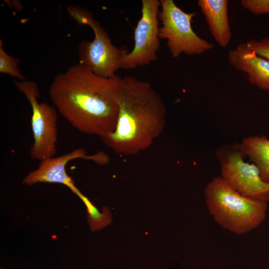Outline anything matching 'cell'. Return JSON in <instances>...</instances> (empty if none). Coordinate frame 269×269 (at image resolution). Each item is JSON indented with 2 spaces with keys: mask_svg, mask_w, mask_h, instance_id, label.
Returning a JSON list of instances; mask_svg holds the SVG:
<instances>
[{
  "mask_svg": "<svg viewBox=\"0 0 269 269\" xmlns=\"http://www.w3.org/2000/svg\"><path fill=\"white\" fill-rule=\"evenodd\" d=\"M231 65L247 75L249 82L259 89L269 91V61L254 51L238 46L228 52Z\"/></svg>",
  "mask_w": 269,
  "mask_h": 269,
  "instance_id": "10",
  "label": "cell"
},
{
  "mask_svg": "<svg viewBox=\"0 0 269 269\" xmlns=\"http://www.w3.org/2000/svg\"><path fill=\"white\" fill-rule=\"evenodd\" d=\"M17 90L22 93L32 108L31 119L33 141L29 149L33 160L41 161L53 157L57 141V111L45 102L39 103L40 92L33 81H15Z\"/></svg>",
  "mask_w": 269,
  "mask_h": 269,
  "instance_id": "7",
  "label": "cell"
},
{
  "mask_svg": "<svg viewBox=\"0 0 269 269\" xmlns=\"http://www.w3.org/2000/svg\"><path fill=\"white\" fill-rule=\"evenodd\" d=\"M245 156L258 168L263 180L269 182V139L264 135L249 136L240 143Z\"/></svg>",
  "mask_w": 269,
  "mask_h": 269,
  "instance_id": "12",
  "label": "cell"
},
{
  "mask_svg": "<svg viewBox=\"0 0 269 269\" xmlns=\"http://www.w3.org/2000/svg\"><path fill=\"white\" fill-rule=\"evenodd\" d=\"M197 4L216 42L222 47L227 46L232 36L228 15V0H199Z\"/></svg>",
  "mask_w": 269,
  "mask_h": 269,
  "instance_id": "11",
  "label": "cell"
},
{
  "mask_svg": "<svg viewBox=\"0 0 269 269\" xmlns=\"http://www.w3.org/2000/svg\"><path fill=\"white\" fill-rule=\"evenodd\" d=\"M141 15L134 31L133 50L123 58L121 68L134 69L149 64L157 59L160 48L158 14L160 1L142 0Z\"/></svg>",
  "mask_w": 269,
  "mask_h": 269,
  "instance_id": "8",
  "label": "cell"
},
{
  "mask_svg": "<svg viewBox=\"0 0 269 269\" xmlns=\"http://www.w3.org/2000/svg\"><path fill=\"white\" fill-rule=\"evenodd\" d=\"M2 46V41L0 39V72L8 74L19 80H25L19 68V59L8 55Z\"/></svg>",
  "mask_w": 269,
  "mask_h": 269,
  "instance_id": "14",
  "label": "cell"
},
{
  "mask_svg": "<svg viewBox=\"0 0 269 269\" xmlns=\"http://www.w3.org/2000/svg\"><path fill=\"white\" fill-rule=\"evenodd\" d=\"M77 196L86 206L88 214V220L91 231H96L101 230L111 223L112 213L107 207H104L103 212L100 213L93 203L81 192L77 194Z\"/></svg>",
  "mask_w": 269,
  "mask_h": 269,
  "instance_id": "13",
  "label": "cell"
},
{
  "mask_svg": "<svg viewBox=\"0 0 269 269\" xmlns=\"http://www.w3.org/2000/svg\"><path fill=\"white\" fill-rule=\"evenodd\" d=\"M120 78L100 77L79 62L55 77L49 89V99L75 129L101 137L116 125Z\"/></svg>",
  "mask_w": 269,
  "mask_h": 269,
  "instance_id": "1",
  "label": "cell"
},
{
  "mask_svg": "<svg viewBox=\"0 0 269 269\" xmlns=\"http://www.w3.org/2000/svg\"><path fill=\"white\" fill-rule=\"evenodd\" d=\"M215 153L221 177L231 187L244 197L268 203L269 182L263 180L255 164L244 161L240 143L223 144Z\"/></svg>",
  "mask_w": 269,
  "mask_h": 269,
  "instance_id": "6",
  "label": "cell"
},
{
  "mask_svg": "<svg viewBox=\"0 0 269 269\" xmlns=\"http://www.w3.org/2000/svg\"><path fill=\"white\" fill-rule=\"evenodd\" d=\"M76 159L91 160L100 165H105L109 162V156L103 151H99L89 155L85 149L78 148L63 155L40 161L38 167L28 173L24 177L22 183L28 185L38 183L62 184L77 195L80 191L66 170L67 163Z\"/></svg>",
  "mask_w": 269,
  "mask_h": 269,
  "instance_id": "9",
  "label": "cell"
},
{
  "mask_svg": "<svg viewBox=\"0 0 269 269\" xmlns=\"http://www.w3.org/2000/svg\"><path fill=\"white\" fill-rule=\"evenodd\" d=\"M204 194L208 212L214 221L234 234L247 233L266 218L268 203L243 196L221 176L208 183Z\"/></svg>",
  "mask_w": 269,
  "mask_h": 269,
  "instance_id": "3",
  "label": "cell"
},
{
  "mask_svg": "<svg viewBox=\"0 0 269 269\" xmlns=\"http://www.w3.org/2000/svg\"><path fill=\"white\" fill-rule=\"evenodd\" d=\"M117 100L119 110L115 128L101 138L118 154H136L150 146L162 133L165 105L149 83L132 76L120 78Z\"/></svg>",
  "mask_w": 269,
  "mask_h": 269,
  "instance_id": "2",
  "label": "cell"
},
{
  "mask_svg": "<svg viewBox=\"0 0 269 269\" xmlns=\"http://www.w3.org/2000/svg\"><path fill=\"white\" fill-rule=\"evenodd\" d=\"M73 19L79 24L89 25L94 34L92 41L84 40L80 43L78 47L79 62L100 77H116V72L121 68L123 58L129 52L128 48L114 45L106 30L85 8L76 9Z\"/></svg>",
  "mask_w": 269,
  "mask_h": 269,
  "instance_id": "4",
  "label": "cell"
},
{
  "mask_svg": "<svg viewBox=\"0 0 269 269\" xmlns=\"http://www.w3.org/2000/svg\"><path fill=\"white\" fill-rule=\"evenodd\" d=\"M241 5L255 15L269 14V0H242Z\"/></svg>",
  "mask_w": 269,
  "mask_h": 269,
  "instance_id": "16",
  "label": "cell"
},
{
  "mask_svg": "<svg viewBox=\"0 0 269 269\" xmlns=\"http://www.w3.org/2000/svg\"><path fill=\"white\" fill-rule=\"evenodd\" d=\"M238 46L253 51L258 56L269 61V37H264L260 40H250Z\"/></svg>",
  "mask_w": 269,
  "mask_h": 269,
  "instance_id": "15",
  "label": "cell"
},
{
  "mask_svg": "<svg viewBox=\"0 0 269 269\" xmlns=\"http://www.w3.org/2000/svg\"><path fill=\"white\" fill-rule=\"evenodd\" d=\"M0 269H4L3 268H1Z\"/></svg>",
  "mask_w": 269,
  "mask_h": 269,
  "instance_id": "17",
  "label": "cell"
},
{
  "mask_svg": "<svg viewBox=\"0 0 269 269\" xmlns=\"http://www.w3.org/2000/svg\"><path fill=\"white\" fill-rule=\"evenodd\" d=\"M158 19L159 39L167 40L166 45L173 58L184 53L187 55H201L211 50L214 46L200 37L193 30L192 18L195 13H187L172 0H161Z\"/></svg>",
  "mask_w": 269,
  "mask_h": 269,
  "instance_id": "5",
  "label": "cell"
}]
</instances>
